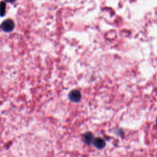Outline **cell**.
Masks as SVG:
<instances>
[{
    "label": "cell",
    "instance_id": "6da1fadb",
    "mask_svg": "<svg viewBox=\"0 0 157 157\" xmlns=\"http://www.w3.org/2000/svg\"><path fill=\"white\" fill-rule=\"evenodd\" d=\"M1 27H2V29L5 32H7V33L11 32L15 27L14 22L11 19L6 20L2 23Z\"/></svg>",
    "mask_w": 157,
    "mask_h": 157
},
{
    "label": "cell",
    "instance_id": "7a4b0ae2",
    "mask_svg": "<svg viewBox=\"0 0 157 157\" xmlns=\"http://www.w3.org/2000/svg\"><path fill=\"white\" fill-rule=\"evenodd\" d=\"M81 93L77 90H73L68 95L69 100L73 103H79L81 99Z\"/></svg>",
    "mask_w": 157,
    "mask_h": 157
},
{
    "label": "cell",
    "instance_id": "3957f363",
    "mask_svg": "<svg viewBox=\"0 0 157 157\" xmlns=\"http://www.w3.org/2000/svg\"><path fill=\"white\" fill-rule=\"evenodd\" d=\"M94 145V146L98 148V149H102L103 148L105 145H106V142L105 141L102 139V138H100V137H96V138H95L93 142H92Z\"/></svg>",
    "mask_w": 157,
    "mask_h": 157
},
{
    "label": "cell",
    "instance_id": "277c9868",
    "mask_svg": "<svg viewBox=\"0 0 157 157\" xmlns=\"http://www.w3.org/2000/svg\"><path fill=\"white\" fill-rule=\"evenodd\" d=\"M94 136L91 132H87L82 136L83 141L87 144H90L94 140Z\"/></svg>",
    "mask_w": 157,
    "mask_h": 157
},
{
    "label": "cell",
    "instance_id": "5b68a950",
    "mask_svg": "<svg viewBox=\"0 0 157 157\" xmlns=\"http://www.w3.org/2000/svg\"><path fill=\"white\" fill-rule=\"evenodd\" d=\"M6 13V3L2 2L0 3V16L3 17Z\"/></svg>",
    "mask_w": 157,
    "mask_h": 157
},
{
    "label": "cell",
    "instance_id": "8992f818",
    "mask_svg": "<svg viewBox=\"0 0 157 157\" xmlns=\"http://www.w3.org/2000/svg\"><path fill=\"white\" fill-rule=\"evenodd\" d=\"M5 1L8 2V3H13L16 1V0H5Z\"/></svg>",
    "mask_w": 157,
    "mask_h": 157
}]
</instances>
